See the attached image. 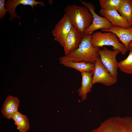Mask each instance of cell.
<instances>
[{
	"label": "cell",
	"instance_id": "6da1fadb",
	"mask_svg": "<svg viewBox=\"0 0 132 132\" xmlns=\"http://www.w3.org/2000/svg\"><path fill=\"white\" fill-rule=\"evenodd\" d=\"M91 34L84 35L78 48L67 55L60 57V61L84 62L94 63L99 57L98 47H94L91 41Z\"/></svg>",
	"mask_w": 132,
	"mask_h": 132
},
{
	"label": "cell",
	"instance_id": "7a4b0ae2",
	"mask_svg": "<svg viewBox=\"0 0 132 132\" xmlns=\"http://www.w3.org/2000/svg\"><path fill=\"white\" fill-rule=\"evenodd\" d=\"M64 12L69 18L73 26L84 35L93 19L92 14L88 8L84 6L69 4L65 8Z\"/></svg>",
	"mask_w": 132,
	"mask_h": 132
},
{
	"label": "cell",
	"instance_id": "3957f363",
	"mask_svg": "<svg viewBox=\"0 0 132 132\" xmlns=\"http://www.w3.org/2000/svg\"><path fill=\"white\" fill-rule=\"evenodd\" d=\"M90 132H132V117H110Z\"/></svg>",
	"mask_w": 132,
	"mask_h": 132
},
{
	"label": "cell",
	"instance_id": "277c9868",
	"mask_svg": "<svg viewBox=\"0 0 132 132\" xmlns=\"http://www.w3.org/2000/svg\"><path fill=\"white\" fill-rule=\"evenodd\" d=\"M119 41L115 34L109 32H96L93 33L91 36V43L93 47H99L105 45L111 46L113 50H119L122 55H125L127 49Z\"/></svg>",
	"mask_w": 132,
	"mask_h": 132
},
{
	"label": "cell",
	"instance_id": "5b68a950",
	"mask_svg": "<svg viewBox=\"0 0 132 132\" xmlns=\"http://www.w3.org/2000/svg\"><path fill=\"white\" fill-rule=\"evenodd\" d=\"M101 62L114 79L117 80L119 63L116 59L117 55L120 53L118 50H111L105 47L98 50Z\"/></svg>",
	"mask_w": 132,
	"mask_h": 132
},
{
	"label": "cell",
	"instance_id": "8992f818",
	"mask_svg": "<svg viewBox=\"0 0 132 132\" xmlns=\"http://www.w3.org/2000/svg\"><path fill=\"white\" fill-rule=\"evenodd\" d=\"M80 1L82 4L88 8L92 14L93 17L92 23L85 31L84 35L91 34L96 30L99 29L109 30L113 26L106 18L100 16L95 12V7L94 5L84 1Z\"/></svg>",
	"mask_w": 132,
	"mask_h": 132
},
{
	"label": "cell",
	"instance_id": "52a82bcc",
	"mask_svg": "<svg viewBox=\"0 0 132 132\" xmlns=\"http://www.w3.org/2000/svg\"><path fill=\"white\" fill-rule=\"evenodd\" d=\"M92 83L93 84L99 83L107 86H111L117 81L113 78L103 65L100 58H98L94 63Z\"/></svg>",
	"mask_w": 132,
	"mask_h": 132
},
{
	"label": "cell",
	"instance_id": "ba28073f",
	"mask_svg": "<svg viewBox=\"0 0 132 132\" xmlns=\"http://www.w3.org/2000/svg\"><path fill=\"white\" fill-rule=\"evenodd\" d=\"M72 26L69 18L64 14L55 24L51 32L54 40L63 47L66 39Z\"/></svg>",
	"mask_w": 132,
	"mask_h": 132
},
{
	"label": "cell",
	"instance_id": "9c48e42d",
	"mask_svg": "<svg viewBox=\"0 0 132 132\" xmlns=\"http://www.w3.org/2000/svg\"><path fill=\"white\" fill-rule=\"evenodd\" d=\"M84 36L73 26L63 46L65 55H67L78 48Z\"/></svg>",
	"mask_w": 132,
	"mask_h": 132
},
{
	"label": "cell",
	"instance_id": "30bf717a",
	"mask_svg": "<svg viewBox=\"0 0 132 132\" xmlns=\"http://www.w3.org/2000/svg\"><path fill=\"white\" fill-rule=\"evenodd\" d=\"M99 13L102 16L106 18L113 26L127 28L132 26L116 10L101 8Z\"/></svg>",
	"mask_w": 132,
	"mask_h": 132
},
{
	"label": "cell",
	"instance_id": "8fae6325",
	"mask_svg": "<svg viewBox=\"0 0 132 132\" xmlns=\"http://www.w3.org/2000/svg\"><path fill=\"white\" fill-rule=\"evenodd\" d=\"M22 4L25 6H30L33 8L34 6L36 7L38 4L41 6H44V2L38 1L35 0H8L5 3V7L6 9L8 10V12L10 17L9 18L10 21H12L14 18H17L20 20V18L15 13V10L17 7L19 5Z\"/></svg>",
	"mask_w": 132,
	"mask_h": 132
},
{
	"label": "cell",
	"instance_id": "7c38bea8",
	"mask_svg": "<svg viewBox=\"0 0 132 132\" xmlns=\"http://www.w3.org/2000/svg\"><path fill=\"white\" fill-rule=\"evenodd\" d=\"M20 101L17 97L8 96L3 104L1 111L3 117L8 119H12L18 111Z\"/></svg>",
	"mask_w": 132,
	"mask_h": 132
},
{
	"label": "cell",
	"instance_id": "4fadbf2b",
	"mask_svg": "<svg viewBox=\"0 0 132 132\" xmlns=\"http://www.w3.org/2000/svg\"><path fill=\"white\" fill-rule=\"evenodd\" d=\"M100 30L103 32H109L115 34L128 51L129 44L132 41V26L127 28L112 26L109 30Z\"/></svg>",
	"mask_w": 132,
	"mask_h": 132
},
{
	"label": "cell",
	"instance_id": "5bb4252c",
	"mask_svg": "<svg viewBox=\"0 0 132 132\" xmlns=\"http://www.w3.org/2000/svg\"><path fill=\"white\" fill-rule=\"evenodd\" d=\"M82 81L81 86L78 89L77 92L82 100H86L88 94L91 91L92 88V77L93 71L83 72L81 73Z\"/></svg>",
	"mask_w": 132,
	"mask_h": 132
},
{
	"label": "cell",
	"instance_id": "9a60e30c",
	"mask_svg": "<svg viewBox=\"0 0 132 132\" xmlns=\"http://www.w3.org/2000/svg\"><path fill=\"white\" fill-rule=\"evenodd\" d=\"M60 63L65 66L74 69L81 73L93 71L94 65V63L84 62L60 61Z\"/></svg>",
	"mask_w": 132,
	"mask_h": 132
},
{
	"label": "cell",
	"instance_id": "2e32d148",
	"mask_svg": "<svg viewBox=\"0 0 132 132\" xmlns=\"http://www.w3.org/2000/svg\"><path fill=\"white\" fill-rule=\"evenodd\" d=\"M12 119L20 132H26L29 130V120L26 115L18 111L13 115Z\"/></svg>",
	"mask_w": 132,
	"mask_h": 132
},
{
	"label": "cell",
	"instance_id": "e0dca14e",
	"mask_svg": "<svg viewBox=\"0 0 132 132\" xmlns=\"http://www.w3.org/2000/svg\"><path fill=\"white\" fill-rule=\"evenodd\" d=\"M117 11L132 26V0H123Z\"/></svg>",
	"mask_w": 132,
	"mask_h": 132
},
{
	"label": "cell",
	"instance_id": "ac0fdd59",
	"mask_svg": "<svg viewBox=\"0 0 132 132\" xmlns=\"http://www.w3.org/2000/svg\"><path fill=\"white\" fill-rule=\"evenodd\" d=\"M125 59L119 63L118 67L122 72L128 74H132V50Z\"/></svg>",
	"mask_w": 132,
	"mask_h": 132
},
{
	"label": "cell",
	"instance_id": "d6986e66",
	"mask_svg": "<svg viewBox=\"0 0 132 132\" xmlns=\"http://www.w3.org/2000/svg\"><path fill=\"white\" fill-rule=\"evenodd\" d=\"M123 0H99L101 8L105 9H115L117 11Z\"/></svg>",
	"mask_w": 132,
	"mask_h": 132
},
{
	"label": "cell",
	"instance_id": "ffe728a7",
	"mask_svg": "<svg viewBox=\"0 0 132 132\" xmlns=\"http://www.w3.org/2000/svg\"><path fill=\"white\" fill-rule=\"evenodd\" d=\"M5 0H0V18L2 19L4 17L8 10L5 8Z\"/></svg>",
	"mask_w": 132,
	"mask_h": 132
},
{
	"label": "cell",
	"instance_id": "44dd1931",
	"mask_svg": "<svg viewBox=\"0 0 132 132\" xmlns=\"http://www.w3.org/2000/svg\"><path fill=\"white\" fill-rule=\"evenodd\" d=\"M132 50V41L130 42L129 44L128 47V50Z\"/></svg>",
	"mask_w": 132,
	"mask_h": 132
}]
</instances>
